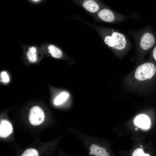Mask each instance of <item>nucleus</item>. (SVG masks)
<instances>
[{
    "label": "nucleus",
    "instance_id": "ddd939ff",
    "mask_svg": "<svg viewBox=\"0 0 156 156\" xmlns=\"http://www.w3.org/2000/svg\"><path fill=\"white\" fill-rule=\"evenodd\" d=\"M0 80L2 82L5 83H8L9 82L10 77L6 71H3L1 73Z\"/></svg>",
    "mask_w": 156,
    "mask_h": 156
},
{
    "label": "nucleus",
    "instance_id": "9d476101",
    "mask_svg": "<svg viewBox=\"0 0 156 156\" xmlns=\"http://www.w3.org/2000/svg\"><path fill=\"white\" fill-rule=\"evenodd\" d=\"M70 93L68 91H62L58 93L55 97L54 103L55 105H59L66 101L69 97Z\"/></svg>",
    "mask_w": 156,
    "mask_h": 156
},
{
    "label": "nucleus",
    "instance_id": "7ed1b4c3",
    "mask_svg": "<svg viewBox=\"0 0 156 156\" xmlns=\"http://www.w3.org/2000/svg\"><path fill=\"white\" fill-rule=\"evenodd\" d=\"M29 117V121L32 125H38L44 121L45 115L43 110L40 107L34 106L30 109Z\"/></svg>",
    "mask_w": 156,
    "mask_h": 156
},
{
    "label": "nucleus",
    "instance_id": "20e7f679",
    "mask_svg": "<svg viewBox=\"0 0 156 156\" xmlns=\"http://www.w3.org/2000/svg\"><path fill=\"white\" fill-rule=\"evenodd\" d=\"M135 125L144 130H147L151 127L150 120L147 115L141 114L135 117L134 119Z\"/></svg>",
    "mask_w": 156,
    "mask_h": 156
},
{
    "label": "nucleus",
    "instance_id": "2eb2a0df",
    "mask_svg": "<svg viewBox=\"0 0 156 156\" xmlns=\"http://www.w3.org/2000/svg\"><path fill=\"white\" fill-rule=\"evenodd\" d=\"M152 55L153 59L156 61V46L153 49Z\"/></svg>",
    "mask_w": 156,
    "mask_h": 156
},
{
    "label": "nucleus",
    "instance_id": "1a4fd4ad",
    "mask_svg": "<svg viewBox=\"0 0 156 156\" xmlns=\"http://www.w3.org/2000/svg\"><path fill=\"white\" fill-rule=\"evenodd\" d=\"M98 15L101 19L107 22H112L115 18L113 13L110 10L107 9L101 10L99 12Z\"/></svg>",
    "mask_w": 156,
    "mask_h": 156
},
{
    "label": "nucleus",
    "instance_id": "4468645a",
    "mask_svg": "<svg viewBox=\"0 0 156 156\" xmlns=\"http://www.w3.org/2000/svg\"><path fill=\"white\" fill-rule=\"evenodd\" d=\"M145 154L142 149L138 148L134 151L132 156H145Z\"/></svg>",
    "mask_w": 156,
    "mask_h": 156
},
{
    "label": "nucleus",
    "instance_id": "f257e3e1",
    "mask_svg": "<svg viewBox=\"0 0 156 156\" xmlns=\"http://www.w3.org/2000/svg\"><path fill=\"white\" fill-rule=\"evenodd\" d=\"M156 73V67L155 65L151 62H147L138 67L135 76L138 80L144 81L151 78Z\"/></svg>",
    "mask_w": 156,
    "mask_h": 156
},
{
    "label": "nucleus",
    "instance_id": "f03ea898",
    "mask_svg": "<svg viewBox=\"0 0 156 156\" xmlns=\"http://www.w3.org/2000/svg\"><path fill=\"white\" fill-rule=\"evenodd\" d=\"M104 40L108 46L118 50L124 49L127 44L125 36L122 34L117 32H114L111 36H106Z\"/></svg>",
    "mask_w": 156,
    "mask_h": 156
},
{
    "label": "nucleus",
    "instance_id": "0eeeda50",
    "mask_svg": "<svg viewBox=\"0 0 156 156\" xmlns=\"http://www.w3.org/2000/svg\"><path fill=\"white\" fill-rule=\"evenodd\" d=\"M89 154L90 156H109V153L104 147L94 144H92L89 149Z\"/></svg>",
    "mask_w": 156,
    "mask_h": 156
},
{
    "label": "nucleus",
    "instance_id": "6e6552de",
    "mask_svg": "<svg viewBox=\"0 0 156 156\" xmlns=\"http://www.w3.org/2000/svg\"><path fill=\"white\" fill-rule=\"evenodd\" d=\"M38 49L34 46H32L28 47L26 53L27 60L31 63L36 62L38 60L37 54Z\"/></svg>",
    "mask_w": 156,
    "mask_h": 156
},
{
    "label": "nucleus",
    "instance_id": "9b49d317",
    "mask_svg": "<svg viewBox=\"0 0 156 156\" xmlns=\"http://www.w3.org/2000/svg\"><path fill=\"white\" fill-rule=\"evenodd\" d=\"M48 53L51 56L55 58L60 59L62 57L63 53L62 51L55 45L50 44L47 47Z\"/></svg>",
    "mask_w": 156,
    "mask_h": 156
},
{
    "label": "nucleus",
    "instance_id": "dca6fc26",
    "mask_svg": "<svg viewBox=\"0 0 156 156\" xmlns=\"http://www.w3.org/2000/svg\"><path fill=\"white\" fill-rule=\"evenodd\" d=\"M40 0H31V1L32 2H33V3H38L40 1Z\"/></svg>",
    "mask_w": 156,
    "mask_h": 156
},
{
    "label": "nucleus",
    "instance_id": "f3484780",
    "mask_svg": "<svg viewBox=\"0 0 156 156\" xmlns=\"http://www.w3.org/2000/svg\"><path fill=\"white\" fill-rule=\"evenodd\" d=\"M145 156H151L149 154H145Z\"/></svg>",
    "mask_w": 156,
    "mask_h": 156
},
{
    "label": "nucleus",
    "instance_id": "f8f14e48",
    "mask_svg": "<svg viewBox=\"0 0 156 156\" xmlns=\"http://www.w3.org/2000/svg\"><path fill=\"white\" fill-rule=\"evenodd\" d=\"M83 6L86 10L92 13L96 12L99 9V5L92 0L85 1L83 3Z\"/></svg>",
    "mask_w": 156,
    "mask_h": 156
},
{
    "label": "nucleus",
    "instance_id": "423d86ee",
    "mask_svg": "<svg viewBox=\"0 0 156 156\" xmlns=\"http://www.w3.org/2000/svg\"><path fill=\"white\" fill-rule=\"evenodd\" d=\"M12 126L10 123L6 120L1 121L0 124V136L1 138H6L12 132Z\"/></svg>",
    "mask_w": 156,
    "mask_h": 156
},
{
    "label": "nucleus",
    "instance_id": "39448f33",
    "mask_svg": "<svg viewBox=\"0 0 156 156\" xmlns=\"http://www.w3.org/2000/svg\"><path fill=\"white\" fill-rule=\"evenodd\" d=\"M155 42V38L151 33L146 32L142 36L140 41V46L144 50H147L152 47Z\"/></svg>",
    "mask_w": 156,
    "mask_h": 156
}]
</instances>
